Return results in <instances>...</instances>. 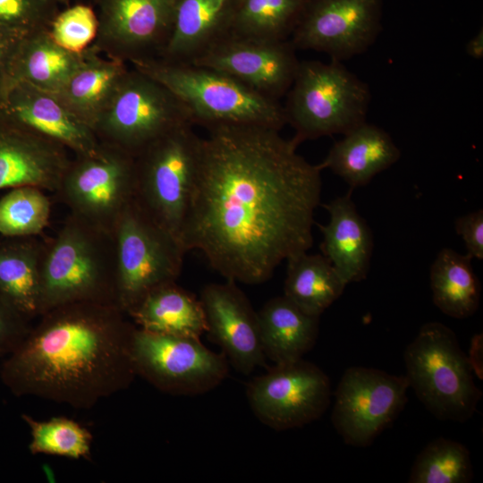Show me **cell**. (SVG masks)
I'll return each instance as SVG.
<instances>
[{
    "mask_svg": "<svg viewBox=\"0 0 483 483\" xmlns=\"http://www.w3.org/2000/svg\"><path fill=\"white\" fill-rule=\"evenodd\" d=\"M202 138L181 234L225 280L259 284L313 243L321 169L268 127L223 124Z\"/></svg>",
    "mask_w": 483,
    "mask_h": 483,
    "instance_id": "6da1fadb",
    "label": "cell"
},
{
    "mask_svg": "<svg viewBox=\"0 0 483 483\" xmlns=\"http://www.w3.org/2000/svg\"><path fill=\"white\" fill-rule=\"evenodd\" d=\"M115 304L77 302L38 318L0 365L15 396L91 409L128 388L136 374L130 343L135 325Z\"/></svg>",
    "mask_w": 483,
    "mask_h": 483,
    "instance_id": "7a4b0ae2",
    "label": "cell"
},
{
    "mask_svg": "<svg viewBox=\"0 0 483 483\" xmlns=\"http://www.w3.org/2000/svg\"><path fill=\"white\" fill-rule=\"evenodd\" d=\"M114 284L112 233L69 214L56 234L43 241L39 316L71 303L115 304Z\"/></svg>",
    "mask_w": 483,
    "mask_h": 483,
    "instance_id": "3957f363",
    "label": "cell"
},
{
    "mask_svg": "<svg viewBox=\"0 0 483 483\" xmlns=\"http://www.w3.org/2000/svg\"><path fill=\"white\" fill-rule=\"evenodd\" d=\"M170 89L186 106L193 125L264 126L280 131L287 123L283 105L212 68L160 58L131 62Z\"/></svg>",
    "mask_w": 483,
    "mask_h": 483,
    "instance_id": "277c9868",
    "label": "cell"
},
{
    "mask_svg": "<svg viewBox=\"0 0 483 483\" xmlns=\"http://www.w3.org/2000/svg\"><path fill=\"white\" fill-rule=\"evenodd\" d=\"M366 82L340 61L300 62L284 106L299 146L308 140L345 134L366 122L370 102Z\"/></svg>",
    "mask_w": 483,
    "mask_h": 483,
    "instance_id": "5b68a950",
    "label": "cell"
},
{
    "mask_svg": "<svg viewBox=\"0 0 483 483\" xmlns=\"http://www.w3.org/2000/svg\"><path fill=\"white\" fill-rule=\"evenodd\" d=\"M201 144L202 138L193 131V125L182 124L135 156L133 200L180 243L199 171Z\"/></svg>",
    "mask_w": 483,
    "mask_h": 483,
    "instance_id": "8992f818",
    "label": "cell"
},
{
    "mask_svg": "<svg viewBox=\"0 0 483 483\" xmlns=\"http://www.w3.org/2000/svg\"><path fill=\"white\" fill-rule=\"evenodd\" d=\"M403 357L410 387L436 418L465 422L473 416L482 392L452 329L440 322L424 324Z\"/></svg>",
    "mask_w": 483,
    "mask_h": 483,
    "instance_id": "52a82bcc",
    "label": "cell"
},
{
    "mask_svg": "<svg viewBox=\"0 0 483 483\" xmlns=\"http://www.w3.org/2000/svg\"><path fill=\"white\" fill-rule=\"evenodd\" d=\"M115 304L126 315L152 290L176 282L186 251L132 200L112 230Z\"/></svg>",
    "mask_w": 483,
    "mask_h": 483,
    "instance_id": "ba28073f",
    "label": "cell"
},
{
    "mask_svg": "<svg viewBox=\"0 0 483 483\" xmlns=\"http://www.w3.org/2000/svg\"><path fill=\"white\" fill-rule=\"evenodd\" d=\"M182 124L193 125L186 106L162 83L133 68L127 72L94 131L101 142L135 157Z\"/></svg>",
    "mask_w": 483,
    "mask_h": 483,
    "instance_id": "9c48e42d",
    "label": "cell"
},
{
    "mask_svg": "<svg viewBox=\"0 0 483 483\" xmlns=\"http://www.w3.org/2000/svg\"><path fill=\"white\" fill-rule=\"evenodd\" d=\"M134 187L135 157L101 142L93 152L74 155L55 194L69 214L111 233Z\"/></svg>",
    "mask_w": 483,
    "mask_h": 483,
    "instance_id": "30bf717a",
    "label": "cell"
},
{
    "mask_svg": "<svg viewBox=\"0 0 483 483\" xmlns=\"http://www.w3.org/2000/svg\"><path fill=\"white\" fill-rule=\"evenodd\" d=\"M130 353L136 376L168 394L208 393L229 374L225 355L210 350L197 337L156 334L135 326Z\"/></svg>",
    "mask_w": 483,
    "mask_h": 483,
    "instance_id": "8fae6325",
    "label": "cell"
},
{
    "mask_svg": "<svg viewBox=\"0 0 483 483\" xmlns=\"http://www.w3.org/2000/svg\"><path fill=\"white\" fill-rule=\"evenodd\" d=\"M246 396L255 417L276 430L301 428L318 419L331 401V383L317 365L299 360L275 364L253 377Z\"/></svg>",
    "mask_w": 483,
    "mask_h": 483,
    "instance_id": "7c38bea8",
    "label": "cell"
},
{
    "mask_svg": "<svg viewBox=\"0 0 483 483\" xmlns=\"http://www.w3.org/2000/svg\"><path fill=\"white\" fill-rule=\"evenodd\" d=\"M409 387L405 375L365 367L347 369L335 393V429L346 445H370L403 410Z\"/></svg>",
    "mask_w": 483,
    "mask_h": 483,
    "instance_id": "4fadbf2b",
    "label": "cell"
},
{
    "mask_svg": "<svg viewBox=\"0 0 483 483\" xmlns=\"http://www.w3.org/2000/svg\"><path fill=\"white\" fill-rule=\"evenodd\" d=\"M383 0H307L290 37L296 49L343 61L367 51L382 29Z\"/></svg>",
    "mask_w": 483,
    "mask_h": 483,
    "instance_id": "5bb4252c",
    "label": "cell"
},
{
    "mask_svg": "<svg viewBox=\"0 0 483 483\" xmlns=\"http://www.w3.org/2000/svg\"><path fill=\"white\" fill-rule=\"evenodd\" d=\"M93 44L125 62L158 57L170 37L178 0H94Z\"/></svg>",
    "mask_w": 483,
    "mask_h": 483,
    "instance_id": "9a60e30c",
    "label": "cell"
},
{
    "mask_svg": "<svg viewBox=\"0 0 483 483\" xmlns=\"http://www.w3.org/2000/svg\"><path fill=\"white\" fill-rule=\"evenodd\" d=\"M290 39L258 41L225 37L191 64L222 72L261 96L279 101L290 89L300 62Z\"/></svg>",
    "mask_w": 483,
    "mask_h": 483,
    "instance_id": "2e32d148",
    "label": "cell"
},
{
    "mask_svg": "<svg viewBox=\"0 0 483 483\" xmlns=\"http://www.w3.org/2000/svg\"><path fill=\"white\" fill-rule=\"evenodd\" d=\"M209 337L242 375L265 366L258 312L233 281L206 284L200 292Z\"/></svg>",
    "mask_w": 483,
    "mask_h": 483,
    "instance_id": "e0dca14e",
    "label": "cell"
},
{
    "mask_svg": "<svg viewBox=\"0 0 483 483\" xmlns=\"http://www.w3.org/2000/svg\"><path fill=\"white\" fill-rule=\"evenodd\" d=\"M70 153L14 123L0 129V190L35 186L55 193L72 158Z\"/></svg>",
    "mask_w": 483,
    "mask_h": 483,
    "instance_id": "ac0fdd59",
    "label": "cell"
},
{
    "mask_svg": "<svg viewBox=\"0 0 483 483\" xmlns=\"http://www.w3.org/2000/svg\"><path fill=\"white\" fill-rule=\"evenodd\" d=\"M8 104L13 123L52 140L74 155L93 152L100 145L94 130L73 114L56 93L13 80Z\"/></svg>",
    "mask_w": 483,
    "mask_h": 483,
    "instance_id": "d6986e66",
    "label": "cell"
},
{
    "mask_svg": "<svg viewBox=\"0 0 483 483\" xmlns=\"http://www.w3.org/2000/svg\"><path fill=\"white\" fill-rule=\"evenodd\" d=\"M352 191L322 205L329 214V222L319 225L323 255L347 284L367 277L373 252L372 233L356 209Z\"/></svg>",
    "mask_w": 483,
    "mask_h": 483,
    "instance_id": "ffe728a7",
    "label": "cell"
},
{
    "mask_svg": "<svg viewBox=\"0 0 483 483\" xmlns=\"http://www.w3.org/2000/svg\"><path fill=\"white\" fill-rule=\"evenodd\" d=\"M401 157L391 136L367 122L343 135L318 164L345 181L352 190L367 185L377 174L389 168Z\"/></svg>",
    "mask_w": 483,
    "mask_h": 483,
    "instance_id": "44dd1931",
    "label": "cell"
},
{
    "mask_svg": "<svg viewBox=\"0 0 483 483\" xmlns=\"http://www.w3.org/2000/svg\"><path fill=\"white\" fill-rule=\"evenodd\" d=\"M128 71L125 61L92 45L83 52L80 64L56 94L94 130Z\"/></svg>",
    "mask_w": 483,
    "mask_h": 483,
    "instance_id": "7402d4cb",
    "label": "cell"
},
{
    "mask_svg": "<svg viewBox=\"0 0 483 483\" xmlns=\"http://www.w3.org/2000/svg\"><path fill=\"white\" fill-rule=\"evenodd\" d=\"M258 318L264 354L275 364L302 359L317 342L319 317L306 313L284 295L268 300Z\"/></svg>",
    "mask_w": 483,
    "mask_h": 483,
    "instance_id": "603a6c76",
    "label": "cell"
},
{
    "mask_svg": "<svg viewBox=\"0 0 483 483\" xmlns=\"http://www.w3.org/2000/svg\"><path fill=\"white\" fill-rule=\"evenodd\" d=\"M127 316L137 327L156 334L200 338L207 330L199 299L176 282L149 292Z\"/></svg>",
    "mask_w": 483,
    "mask_h": 483,
    "instance_id": "cb8c5ba5",
    "label": "cell"
},
{
    "mask_svg": "<svg viewBox=\"0 0 483 483\" xmlns=\"http://www.w3.org/2000/svg\"><path fill=\"white\" fill-rule=\"evenodd\" d=\"M228 0H178L168 41L157 57L191 63L223 38Z\"/></svg>",
    "mask_w": 483,
    "mask_h": 483,
    "instance_id": "d4e9b609",
    "label": "cell"
},
{
    "mask_svg": "<svg viewBox=\"0 0 483 483\" xmlns=\"http://www.w3.org/2000/svg\"><path fill=\"white\" fill-rule=\"evenodd\" d=\"M42 249L36 236L0 239V296L30 321L39 316Z\"/></svg>",
    "mask_w": 483,
    "mask_h": 483,
    "instance_id": "484cf974",
    "label": "cell"
},
{
    "mask_svg": "<svg viewBox=\"0 0 483 483\" xmlns=\"http://www.w3.org/2000/svg\"><path fill=\"white\" fill-rule=\"evenodd\" d=\"M306 3L307 0H228L224 38L289 39Z\"/></svg>",
    "mask_w": 483,
    "mask_h": 483,
    "instance_id": "4316f807",
    "label": "cell"
},
{
    "mask_svg": "<svg viewBox=\"0 0 483 483\" xmlns=\"http://www.w3.org/2000/svg\"><path fill=\"white\" fill-rule=\"evenodd\" d=\"M284 296L301 309L320 315L343 292L346 282L323 254H296L287 260Z\"/></svg>",
    "mask_w": 483,
    "mask_h": 483,
    "instance_id": "83f0119b",
    "label": "cell"
},
{
    "mask_svg": "<svg viewBox=\"0 0 483 483\" xmlns=\"http://www.w3.org/2000/svg\"><path fill=\"white\" fill-rule=\"evenodd\" d=\"M471 258L444 248L430 267L429 279L434 304L455 318L472 316L480 301V282Z\"/></svg>",
    "mask_w": 483,
    "mask_h": 483,
    "instance_id": "f1b7e54d",
    "label": "cell"
},
{
    "mask_svg": "<svg viewBox=\"0 0 483 483\" xmlns=\"http://www.w3.org/2000/svg\"><path fill=\"white\" fill-rule=\"evenodd\" d=\"M82 57L83 53L75 54L57 45L48 30L38 31L21 40L14 58L13 80L56 93Z\"/></svg>",
    "mask_w": 483,
    "mask_h": 483,
    "instance_id": "f546056e",
    "label": "cell"
},
{
    "mask_svg": "<svg viewBox=\"0 0 483 483\" xmlns=\"http://www.w3.org/2000/svg\"><path fill=\"white\" fill-rule=\"evenodd\" d=\"M473 479L469 449L462 444L438 437L417 455L410 483H468Z\"/></svg>",
    "mask_w": 483,
    "mask_h": 483,
    "instance_id": "4dcf8cb0",
    "label": "cell"
},
{
    "mask_svg": "<svg viewBox=\"0 0 483 483\" xmlns=\"http://www.w3.org/2000/svg\"><path fill=\"white\" fill-rule=\"evenodd\" d=\"M50 214L51 202L46 191L35 186L10 189L0 199V234L38 236L48 225Z\"/></svg>",
    "mask_w": 483,
    "mask_h": 483,
    "instance_id": "1f68e13d",
    "label": "cell"
},
{
    "mask_svg": "<svg viewBox=\"0 0 483 483\" xmlns=\"http://www.w3.org/2000/svg\"><path fill=\"white\" fill-rule=\"evenodd\" d=\"M30 432L29 450L32 454H50L71 459H89L92 435L88 428L64 417L37 420L21 415Z\"/></svg>",
    "mask_w": 483,
    "mask_h": 483,
    "instance_id": "d6a6232c",
    "label": "cell"
},
{
    "mask_svg": "<svg viewBox=\"0 0 483 483\" xmlns=\"http://www.w3.org/2000/svg\"><path fill=\"white\" fill-rule=\"evenodd\" d=\"M48 33L63 48L81 54L97 38L98 20L96 11L84 4L63 9L52 21Z\"/></svg>",
    "mask_w": 483,
    "mask_h": 483,
    "instance_id": "836d02e7",
    "label": "cell"
},
{
    "mask_svg": "<svg viewBox=\"0 0 483 483\" xmlns=\"http://www.w3.org/2000/svg\"><path fill=\"white\" fill-rule=\"evenodd\" d=\"M65 0H0V25L25 38L49 27Z\"/></svg>",
    "mask_w": 483,
    "mask_h": 483,
    "instance_id": "e575fe53",
    "label": "cell"
},
{
    "mask_svg": "<svg viewBox=\"0 0 483 483\" xmlns=\"http://www.w3.org/2000/svg\"><path fill=\"white\" fill-rule=\"evenodd\" d=\"M30 326V321L0 296V358L7 356L20 343Z\"/></svg>",
    "mask_w": 483,
    "mask_h": 483,
    "instance_id": "d590c367",
    "label": "cell"
},
{
    "mask_svg": "<svg viewBox=\"0 0 483 483\" xmlns=\"http://www.w3.org/2000/svg\"><path fill=\"white\" fill-rule=\"evenodd\" d=\"M455 231L466 246L467 254L471 258H483V210L469 213L458 217L454 223Z\"/></svg>",
    "mask_w": 483,
    "mask_h": 483,
    "instance_id": "8d00e7d4",
    "label": "cell"
},
{
    "mask_svg": "<svg viewBox=\"0 0 483 483\" xmlns=\"http://www.w3.org/2000/svg\"><path fill=\"white\" fill-rule=\"evenodd\" d=\"M467 55L474 59L479 60L483 57V30L478 31V33L472 37L465 47Z\"/></svg>",
    "mask_w": 483,
    "mask_h": 483,
    "instance_id": "74e56055",
    "label": "cell"
},
{
    "mask_svg": "<svg viewBox=\"0 0 483 483\" xmlns=\"http://www.w3.org/2000/svg\"><path fill=\"white\" fill-rule=\"evenodd\" d=\"M15 37L22 38L0 25V68L4 64V58L8 54L9 47H13V40L9 41L8 38Z\"/></svg>",
    "mask_w": 483,
    "mask_h": 483,
    "instance_id": "f35d334b",
    "label": "cell"
},
{
    "mask_svg": "<svg viewBox=\"0 0 483 483\" xmlns=\"http://www.w3.org/2000/svg\"><path fill=\"white\" fill-rule=\"evenodd\" d=\"M65 1H67V0H65Z\"/></svg>",
    "mask_w": 483,
    "mask_h": 483,
    "instance_id": "ab89813d",
    "label": "cell"
}]
</instances>
